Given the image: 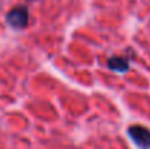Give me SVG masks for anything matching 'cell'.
I'll return each instance as SVG.
<instances>
[{
	"mask_svg": "<svg viewBox=\"0 0 150 149\" xmlns=\"http://www.w3.org/2000/svg\"><path fill=\"white\" fill-rule=\"evenodd\" d=\"M130 136L134 139V142L143 149H150V132L144 127L133 126L130 129Z\"/></svg>",
	"mask_w": 150,
	"mask_h": 149,
	"instance_id": "obj_1",
	"label": "cell"
},
{
	"mask_svg": "<svg viewBox=\"0 0 150 149\" xmlns=\"http://www.w3.org/2000/svg\"><path fill=\"white\" fill-rule=\"evenodd\" d=\"M10 21H12L13 25H22V24H25V21H26L25 10H13L12 15H10Z\"/></svg>",
	"mask_w": 150,
	"mask_h": 149,
	"instance_id": "obj_2",
	"label": "cell"
}]
</instances>
